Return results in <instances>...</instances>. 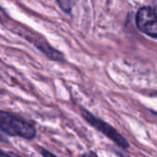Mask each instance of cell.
<instances>
[{
  "label": "cell",
  "mask_w": 157,
  "mask_h": 157,
  "mask_svg": "<svg viewBox=\"0 0 157 157\" xmlns=\"http://www.w3.org/2000/svg\"><path fill=\"white\" fill-rule=\"evenodd\" d=\"M82 157H98V155L96 154V153H94V152H87V153H85Z\"/></svg>",
  "instance_id": "obj_8"
},
{
  "label": "cell",
  "mask_w": 157,
  "mask_h": 157,
  "mask_svg": "<svg viewBox=\"0 0 157 157\" xmlns=\"http://www.w3.org/2000/svg\"><path fill=\"white\" fill-rule=\"evenodd\" d=\"M0 130L8 136L20 137L26 140H32L37 135L34 125L4 110L0 111Z\"/></svg>",
  "instance_id": "obj_1"
},
{
  "label": "cell",
  "mask_w": 157,
  "mask_h": 157,
  "mask_svg": "<svg viewBox=\"0 0 157 157\" xmlns=\"http://www.w3.org/2000/svg\"><path fill=\"white\" fill-rule=\"evenodd\" d=\"M81 115L87 123H89L93 128H95L96 130L106 135L108 138H109L118 146L123 149H127L130 147V144L125 139V137H123L114 127H112L106 121L100 120L99 118H98L97 116H95L85 109H81Z\"/></svg>",
  "instance_id": "obj_2"
},
{
  "label": "cell",
  "mask_w": 157,
  "mask_h": 157,
  "mask_svg": "<svg viewBox=\"0 0 157 157\" xmlns=\"http://www.w3.org/2000/svg\"><path fill=\"white\" fill-rule=\"evenodd\" d=\"M0 157H22L15 153H11V152H4V151H1V155Z\"/></svg>",
  "instance_id": "obj_7"
},
{
  "label": "cell",
  "mask_w": 157,
  "mask_h": 157,
  "mask_svg": "<svg viewBox=\"0 0 157 157\" xmlns=\"http://www.w3.org/2000/svg\"><path fill=\"white\" fill-rule=\"evenodd\" d=\"M33 42L34 46H36L41 52H43L46 57H48L50 60L57 61V62H63L64 61V55L58 50L52 47L45 40L37 39L35 37L34 40H30Z\"/></svg>",
  "instance_id": "obj_4"
},
{
  "label": "cell",
  "mask_w": 157,
  "mask_h": 157,
  "mask_svg": "<svg viewBox=\"0 0 157 157\" xmlns=\"http://www.w3.org/2000/svg\"><path fill=\"white\" fill-rule=\"evenodd\" d=\"M76 4V2L75 1H70V0H66V1H57V5L60 6V8L66 14H71L74 6Z\"/></svg>",
  "instance_id": "obj_5"
},
{
  "label": "cell",
  "mask_w": 157,
  "mask_h": 157,
  "mask_svg": "<svg viewBox=\"0 0 157 157\" xmlns=\"http://www.w3.org/2000/svg\"><path fill=\"white\" fill-rule=\"evenodd\" d=\"M135 23L142 32L157 38V6H143L136 14Z\"/></svg>",
  "instance_id": "obj_3"
},
{
  "label": "cell",
  "mask_w": 157,
  "mask_h": 157,
  "mask_svg": "<svg viewBox=\"0 0 157 157\" xmlns=\"http://www.w3.org/2000/svg\"><path fill=\"white\" fill-rule=\"evenodd\" d=\"M40 155L43 157H57L55 155L52 154L51 152H49L48 150H46L44 148H40Z\"/></svg>",
  "instance_id": "obj_6"
}]
</instances>
